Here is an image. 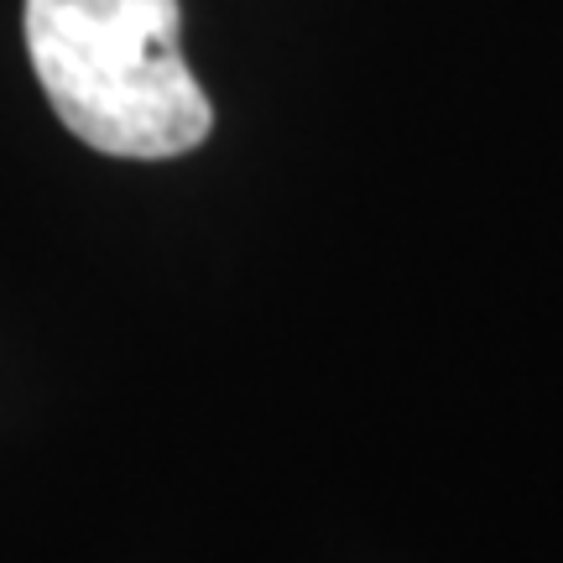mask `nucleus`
<instances>
[{"label": "nucleus", "mask_w": 563, "mask_h": 563, "mask_svg": "<svg viewBox=\"0 0 563 563\" xmlns=\"http://www.w3.org/2000/svg\"><path fill=\"white\" fill-rule=\"evenodd\" d=\"M178 0H26V53L58 121L104 157L194 152L214 104L183 63Z\"/></svg>", "instance_id": "1"}]
</instances>
